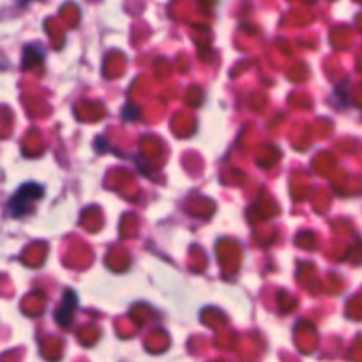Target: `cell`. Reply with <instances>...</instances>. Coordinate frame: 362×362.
<instances>
[{"instance_id": "cell-1", "label": "cell", "mask_w": 362, "mask_h": 362, "mask_svg": "<svg viewBox=\"0 0 362 362\" xmlns=\"http://www.w3.org/2000/svg\"><path fill=\"white\" fill-rule=\"evenodd\" d=\"M42 197V187L37 184H25L11 198V216L13 218H21L30 211L34 202H37Z\"/></svg>"}, {"instance_id": "cell-2", "label": "cell", "mask_w": 362, "mask_h": 362, "mask_svg": "<svg viewBox=\"0 0 362 362\" xmlns=\"http://www.w3.org/2000/svg\"><path fill=\"white\" fill-rule=\"evenodd\" d=\"M74 308H76V296H74V292H66L62 306H60V310L55 313L57 322H59L62 327H69V324H73Z\"/></svg>"}, {"instance_id": "cell-3", "label": "cell", "mask_w": 362, "mask_h": 362, "mask_svg": "<svg viewBox=\"0 0 362 362\" xmlns=\"http://www.w3.org/2000/svg\"><path fill=\"white\" fill-rule=\"evenodd\" d=\"M21 2H30V0H21Z\"/></svg>"}]
</instances>
